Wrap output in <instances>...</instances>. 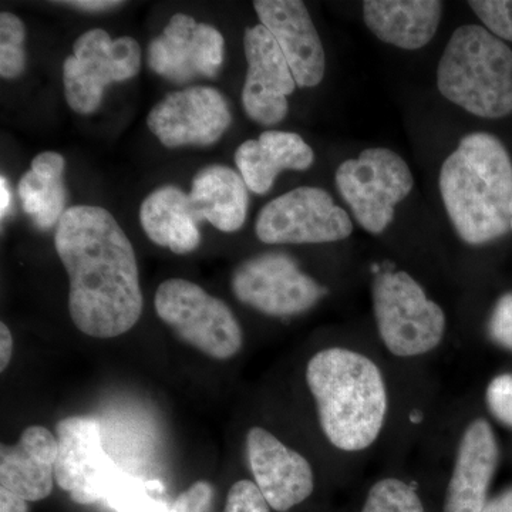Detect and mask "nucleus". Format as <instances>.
Segmentation results:
<instances>
[{
  "instance_id": "1",
  "label": "nucleus",
  "mask_w": 512,
  "mask_h": 512,
  "mask_svg": "<svg viewBox=\"0 0 512 512\" xmlns=\"http://www.w3.org/2000/svg\"><path fill=\"white\" fill-rule=\"evenodd\" d=\"M55 247L70 279L74 326L92 338L110 339L133 329L144 299L136 252L109 211L76 205L57 225Z\"/></svg>"
},
{
  "instance_id": "2",
  "label": "nucleus",
  "mask_w": 512,
  "mask_h": 512,
  "mask_svg": "<svg viewBox=\"0 0 512 512\" xmlns=\"http://www.w3.org/2000/svg\"><path fill=\"white\" fill-rule=\"evenodd\" d=\"M439 187L458 237L484 245L510 231L512 161L493 134L471 133L441 165Z\"/></svg>"
},
{
  "instance_id": "3",
  "label": "nucleus",
  "mask_w": 512,
  "mask_h": 512,
  "mask_svg": "<svg viewBox=\"0 0 512 512\" xmlns=\"http://www.w3.org/2000/svg\"><path fill=\"white\" fill-rule=\"evenodd\" d=\"M306 382L333 446L362 451L375 443L386 420L387 392L373 360L349 349H325L309 360Z\"/></svg>"
},
{
  "instance_id": "4",
  "label": "nucleus",
  "mask_w": 512,
  "mask_h": 512,
  "mask_svg": "<svg viewBox=\"0 0 512 512\" xmlns=\"http://www.w3.org/2000/svg\"><path fill=\"white\" fill-rule=\"evenodd\" d=\"M437 87L443 97L473 116H510L512 50L484 26H460L437 66Z\"/></svg>"
},
{
  "instance_id": "5",
  "label": "nucleus",
  "mask_w": 512,
  "mask_h": 512,
  "mask_svg": "<svg viewBox=\"0 0 512 512\" xmlns=\"http://www.w3.org/2000/svg\"><path fill=\"white\" fill-rule=\"evenodd\" d=\"M373 309L386 348L413 357L436 349L446 332V315L407 272H382L373 279Z\"/></svg>"
},
{
  "instance_id": "6",
  "label": "nucleus",
  "mask_w": 512,
  "mask_h": 512,
  "mask_svg": "<svg viewBox=\"0 0 512 512\" xmlns=\"http://www.w3.org/2000/svg\"><path fill=\"white\" fill-rule=\"evenodd\" d=\"M336 187L360 227L382 234L392 224L394 210L409 197L414 178L409 165L389 148H367L343 161L335 174Z\"/></svg>"
},
{
  "instance_id": "7",
  "label": "nucleus",
  "mask_w": 512,
  "mask_h": 512,
  "mask_svg": "<svg viewBox=\"0 0 512 512\" xmlns=\"http://www.w3.org/2000/svg\"><path fill=\"white\" fill-rule=\"evenodd\" d=\"M157 315L184 342L204 355L225 360L244 343L241 325L229 306L187 279H168L158 286Z\"/></svg>"
},
{
  "instance_id": "8",
  "label": "nucleus",
  "mask_w": 512,
  "mask_h": 512,
  "mask_svg": "<svg viewBox=\"0 0 512 512\" xmlns=\"http://www.w3.org/2000/svg\"><path fill=\"white\" fill-rule=\"evenodd\" d=\"M141 69V47L133 37L111 39L104 29L77 37L73 55L63 63L64 97L77 114H92L111 83L126 82Z\"/></svg>"
},
{
  "instance_id": "9",
  "label": "nucleus",
  "mask_w": 512,
  "mask_h": 512,
  "mask_svg": "<svg viewBox=\"0 0 512 512\" xmlns=\"http://www.w3.org/2000/svg\"><path fill=\"white\" fill-rule=\"evenodd\" d=\"M256 237L265 244H328L353 232L348 212L328 191L299 187L265 205L256 217Z\"/></svg>"
},
{
  "instance_id": "10",
  "label": "nucleus",
  "mask_w": 512,
  "mask_h": 512,
  "mask_svg": "<svg viewBox=\"0 0 512 512\" xmlns=\"http://www.w3.org/2000/svg\"><path fill=\"white\" fill-rule=\"evenodd\" d=\"M231 288L239 302L274 318L309 311L326 293L291 256L279 252L242 262L232 275Z\"/></svg>"
},
{
  "instance_id": "11",
  "label": "nucleus",
  "mask_w": 512,
  "mask_h": 512,
  "mask_svg": "<svg viewBox=\"0 0 512 512\" xmlns=\"http://www.w3.org/2000/svg\"><path fill=\"white\" fill-rule=\"evenodd\" d=\"M59 456L56 483L74 503L103 501L121 468L104 451L99 421L92 417H67L56 426Z\"/></svg>"
},
{
  "instance_id": "12",
  "label": "nucleus",
  "mask_w": 512,
  "mask_h": 512,
  "mask_svg": "<svg viewBox=\"0 0 512 512\" xmlns=\"http://www.w3.org/2000/svg\"><path fill=\"white\" fill-rule=\"evenodd\" d=\"M232 123L227 100L217 89L187 87L165 96L151 109L147 126L164 147H208Z\"/></svg>"
},
{
  "instance_id": "13",
  "label": "nucleus",
  "mask_w": 512,
  "mask_h": 512,
  "mask_svg": "<svg viewBox=\"0 0 512 512\" xmlns=\"http://www.w3.org/2000/svg\"><path fill=\"white\" fill-rule=\"evenodd\" d=\"M224 56L225 40L220 30L184 13L174 15L148 46L151 70L180 84L217 76Z\"/></svg>"
},
{
  "instance_id": "14",
  "label": "nucleus",
  "mask_w": 512,
  "mask_h": 512,
  "mask_svg": "<svg viewBox=\"0 0 512 512\" xmlns=\"http://www.w3.org/2000/svg\"><path fill=\"white\" fill-rule=\"evenodd\" d=\"M244 50L248 70L242 89V107L255 123L275 126L288 116V96L298 84L284 53L264 26L245 30Z\"/></svg>"
},
{
  "instance_id": "15",
  "label": "nucleus",
  "mask_w": 512,
  "mask_h": 512,
  "mask_svg": "<svg viewBox=\"0 0 512 512\" xmlns=\"http://www.w3.org/2000/svg\"><path fill=\"white\" fill-rule=\"evenodd\" d=\"M249 468L269 507L286 512L308 500L315 488L311 464L262 427L247 433Z\"/></svg>"
},
{
  "instance_id": "16",
  "label": "nucleus",
  "mask_w": 512,
  "mask_h": 512,
  "mask_svg": "<svg viewBox=\"0 0 512 512\" xmlns=\"http://www.w3.org/2000/svg\"><path fill=\"white\" fill-rule=\"evenodd\" d=\"M261 25L274 36L299 87H316L325 77L326 55L308 8L299 0H256Z\"/></svg>"
},
{
  "instance_id": "17",
  "label": "nucleus",
  "mask_w": 512,
  "mask_h": 512,
  "mask_svg": "<svg viewBox=\"0 0 512 512\" xmlns=\"http://www.w3.org/2000/svg\"><path fill=\"white\" fill-rule=\"evenodd\" d=\"M497 464L498 446L493 429L483 419L473 421L458 446L444 512H483Z\"/></svg>"
},
{
  "instance_id": "18",
  "label": "nucleus",
  "mask_w": 512,
  "mask_h": 512,
  "mask_svg": "<svg viewBox=\"0 0 512 512\" xmlns=\"http://www.w3.org/2000/svg\"><path fill=\"white\" fill-rule=\"evenodd\" d=\"M57 456L56 437L46 427H28L15 446L2 444L0 488L29 503L45 500L53 491Z\"/></svg>"
},
{
  "instance_id": "19",
  "label": "nucleus",
  "mask_w": 512,
  "mask_h": 512,
  "mask_svg": "<svg viewBox=\"0 0 512 512\" xmlns=\"http://www.w3.org/2000/svg\"><path fill=\"white\" fill-rule=\"evenodd\" d=\"M315 163V153L299 134L265 131L235 151V164L248 190L264 195L285 170L305 171Z\"/></svg>"
},
{
  "instance_id": "20",
  "label": "nucleus",
  "mask_w": 512,
  "mask_h": 512,
  "mask_svg": "<svg viewBox=\"0 0 512 512\" xmlns=\"http://www.w3.org/2000/svg\"><path fill=\"white\" fill-rule=\"evenodd\" d=\"M443 6L439 0H366L363 19L386 45L419 50L436 36Z\"/></svg>"
},
{
  "instance_id": "21",
  "label": "nucleus",
  "mask_w": 512,
  "mask_h": 512,
  "mask_svg": "<svg viewBox=\"0 0 512 512\" xmlns=\"http://www.w3.org/2000/svg\"><path fill=\"white\" fill-rule=\"evenodd\" d=\"M188 197L198 224L207 221L220 231L231 234L239 231L247 220V184L241 174L227 165L214 164L202 168L192 180Z\"/></svg>"
},
{
  "instance_id": "22",
  "label": "nucleus",
  "mask_w": 512,
  "mask_h": 512,
  "mask_svg": "<svg viewBox=\"0 0 512 512\" xmlns=\"http://www.w3.org/2000/svg\"><path fill=\"white\" fill-rule=\"evenodd\" d=\"M140 222L154 244L174 254H190L200 247V228L190 197L174 185H164L148 195L140 207Z\"/></svg>"
},
{
  "instance_id": "23",
  "label": "nucleus",
  "mask_w": 512,
  "mask_h": 512,
  "mask_svg": "<svg viewBox=\"0 0 512 512\" xmlns=\"http://www.w3.org/2000/svg\"><path fill=\"white\" fill-rule=\"evenodd\" d=\"M66 160L55 151H45L33 158L32 167L19 181L18 191L23 210L37 227L52 228L62 220L66 205L64 190Z\"/></svg>"
},
{
  "instance_id": "24",
  "label": "nucleus",
  "mask_w": 512,
  "mask_h": 512,
  "mask_svg": "<svg viewBox=\"0 0 512 512\" xmlns=\"http://www.w3.org/2000/svg\"><path fill=\"white\" fill-rule=\"evenodd\" d=\"M163 494L160 481L143 480L121 470L103 501L116 512H168Z\"/></svg>"
},
{
  "instance_id": "25",
  "label": "nucleus",
  "mask_w": 512,
  "mask_h": 512,
  "mask_svg": "<svg viewBox=\"0 0 512 512\" xmlns=\"http://www.w3.org/2000/svg\"><path fill=\"white\" fill-rule=\"evenodd\" d=\"M25 23L13 15H0V76L12 80L22 76L26 69Z\"/></svg>"
},
{
  "instance_id": "26",
  "label": "nucleus",
  "mask_w": 512,
  "mask_h": 512,
  "mask_svg": "<svg viewBox=\"0 0 512 512\" xmlns=\"http://www.w3.org/2000/svg\"><path fill=\"white\" fill-rule=\"evenodd\" d=\"M362 512H424V507L409 484L384 478L370 488Z\"/></svg>"
},
{
  "instance_id": "27",
  "label": "nucleus",
  "mask_w": 512,
  "mask_h": 512,
  "mask_svg": "<svg viewBox=\"0 0 512 512\" xmlns=\"http://www.w3.org/2000/svg\"><path fill=\"white\" fill-rule=\"evenodd\" d=\"M468 5L488 32L512 42V0H471Z\"/></svg>"
},
{
  "instance_id": "28",
  "label": "nucleus",
  "mask_w": 512,
  "mask_h": 512,
  "mask_svg": "<svg viewBox=\"0 0 512 512\" xmlns=\"http://www.w3.org/2000/svg\"><path fill=\"white\" fill-rule=\"evenodd\" d=\"M224 512H271V507L254 481L241 480L229 490Z\"/></svg>"
},
{
  "instance_id": "29",
  "label": "nucleus",
  "mask_w": 512,
  "mask_h": 512,
  "mask_svg": "<svg viewBox=\"0 0 512 512\" xmlns=\"http://www.w3.org/2000/svg\"><path fill=\"white\" fill-rule=\"evenodd\" d=\"M487 404L495 419L512 427V375L495 377L487 389Z\"/></svg>"
},
{
  "instance_id": "30",
  "label": "nucleus",
  "mask_w": 512,
  "mask_h": 512,
  "mask_svg": "<svg viewBox=\"0 0 512 512\" xmlns=\"http://www.w3.org/2000/svg\"><path fill=\"white\" fill-rule=\"evenodd\" d=\"M488 332L495 343L512 350V293H505L495 303Z\"/></svg>"
},
{
  "instance_id": "31",
  "label": "nucleus",
  "mask_w": 512,
  "mask_h": 512,
  "mask_svg": "<svg viewBox=\"0 0 512 512\" xmlns=\"http://www.w3.org/2000/svg\"><path fill=\"white\" fill-rule=\"evenodd\" d=\"M214 488L208 481H197L178 495L168 512H210Z\"/></svg>"
},
{
  "instance_id": "32",
  "label": "nucleus",
  "mask_w": 512,
  "mask_h": 512,
  "mask_svg": "<svg viewBox=\"0 0 512 512\" xmlns=\"http://www.w3.org/2000/svg\"><path fill=\"white\" fill-rule=\"evenodd\" d=\"M62 5L72 6L74 9L86 10V12H106V10L119 8L123 2L117 0H73V2H60Z\"/></svg>"
},
{
  "instance_id": "33",
  "label": "nucleus",
  "mask_w": 512,
  "mask_h": 512,
  "mask_svg": "<svg viewBox=\"0 0 512 512\" xmlns=\"http://www.w3.org/2000/svg\"><path fill=\"white\" fill-rule=\"evenodd\" d=\"M29 501L0 488V512H29Z\"/></svg>"
},
{
  "instance_id": "34",
  "label": "nucleus",
  "mask_w": 512,
  "mask_h": 512,
  "mask_svg": "<svg viewBox=\"0 0 512 512\" xmlns=\"http://www.w3.org/2000/svg\"><path fill=\"white\" fill-rule=\"evenodd\" d=\"M13 336L5 323L0 325V370H6L12 360Z\"/></svg>"
},
{
  "instance_id": "35",
  "label": "nucleus",
  "mask_w": 512,
  "mask_h": 512,
  "mask_svg": "<svg viewBox=\"0 0 512 512\" xmlns=\"http://www.w3.org/2000/svg\"><path fill=\"white\" fill-rule=\"evenodd\" d=\"M483 512H512V490L505 491L494 500L487 501Z\"/></svg>"
},
{
  "instance_id": "36",
  "label": "nucleus",
  "mask_w": 512,
  "mask_h": 512,
  "mask_svg": "<svg viewBox=\"0 0 512 512\" xmlns=\"http://www.w3.org/2000/svg\"><path fill=\"white\" fill-rule=\"evenodd\" d=\"M10 207V190L5 175L0 177V217H6Z\"/></svg>"
},
{
  "instance_id": "37",
  "label": "nucleus",
  "mask_w": 512,
  "mask_h": 512,
  "mask_svg": "<svg viewBox=\"0 0 512 512\" xmlns=\"http://www.w3.org/2000/svg\"><path fill=\"white\" fill-rule=\"evenodd\" d=\"M510 229L512 231V200H511V207H510Z\"/></svg>"
}]
</instances>
